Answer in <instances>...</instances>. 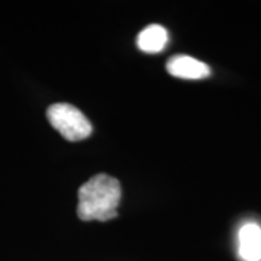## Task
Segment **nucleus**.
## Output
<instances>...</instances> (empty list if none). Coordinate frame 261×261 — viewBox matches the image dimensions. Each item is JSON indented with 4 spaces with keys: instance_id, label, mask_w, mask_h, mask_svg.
I'll use <instances>...</instances> for the list:
<instances>
[{
    "instance_id": "nucleus-1",
    "label": "nucleus",
    "mask_w": 261,
    "mask_h": 261,
    "mask_svg": "<svg viewBox=\"0 0 261 261\" xmlns=\"http://www.w3.org/2000/svg\"><path fill=\"white\" fill-rule=\"evenodd\" d=\"M121 185L109 174H96L79 190L77 215L82 221H111L121 202Z\"/></svg>"
},
{
    "instance_id": "nucleus-3",
    "label": "nucleus",
    "mask_w": 261,
    "mask_h": 261,
    "mask_svg": "<svg viewBox=\"0 0 261 261\" xmlns=\"http://www.w3.org/2000/svg\"><path fill=\"white\" fill-rule=\"evenodd\" d=\"M238 254L244 261H261V226L247 222L238 232Z\"/></svg>"
},
{
    "instance_id": "nucleus-5",
    "label": "nucleus",
    "mask_w": 261,
    "mask_h": 261,
    "mask_svg": "<svg viewBox=\"0 0 261 261\" xmlns=\"http://www.w3.org/2000/svg\"><path fill=\"white\" fill-rule=\"evenodd\" d=\"M168 35L166 28L161 25H149L144 28L138 35L137 44L144 53H160L167 45Z\"/></svg>"
},
{
    "instance_id": "nucleus-2",
    "label": "nucleus",
    "mask_w": 261,
    "mask_h": 261,
    "mask_svg": "<svg viewBox=\"0 0 261 261\" xmlns=\"http://www.w3.org/2000/svg\"><path fill=\"white\" fill-rule=\"evenodd\" d=\"M47 116L49 123L65 140L82 141L92 134V125L89 119L73 105L56 103L48 108Z\"/></svg>"
},
{
    "instance_id": "nucleus-4",
    "label": "nucleus",
    "mask_w": 261,
    "mask_h": 261,
    "mask_svg": "<svg viewBox=\"0 0 261 261\" xmlns=\"http://www.w3.org/2000/svg\"><path fill=\"white\" fill-rule=\"evenodd\" d=\"M167 71L178 79L197 80L211 74L207 64L189 56H176L167 61Z\"/></svg>"
}]
</instances>
